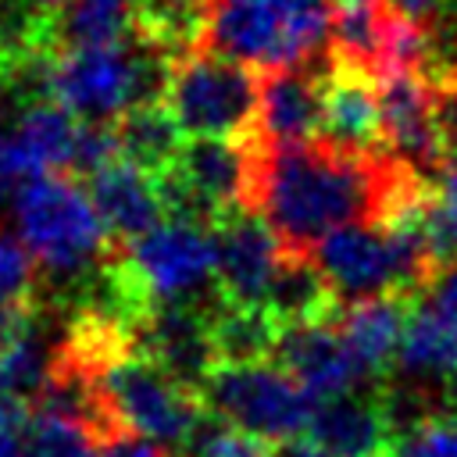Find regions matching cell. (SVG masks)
<instances>
[{
	"label": "cell",
	"instance_id": "6da1fadb",
	"mask_svg": "<svg viewBox=\"0 0 457 457\" xmlns=\"http://www.w3.org/2000/svg\"><path fill=\"white\" fill-rule=\"evenodd\" d=\"M436 182L389 150H339L321 136L296 146L257 143L253 211L286 250L311 253L321 236L346 221H389L428 200Z\"/></svg>",
	"mask_w": 457,
	"mask_h": 457
},
{
	"label": "cell",
	"instance_id": "7a4b0ae2",
	"mask_svg": "<svg viewBox=\"0 0 457 457\" xmlns=\"http://www.w3.org/2000/svg\"><path fill=\"white\" fill-rule=\"evenodd\" d=\"M175 57L143 43L114 39L57 50L43 64V96L64 104L82 121H114L136 104L164 100Z\"/></svg>",
	"mask_w": 457,
	"mask_h": 457
},
{
	"label": "cell",
	"instance_id": "3957f363",
	"mask_svg": "<svg viewBox=\"0 0 457 457\" xmlns=\"http://www.w3.org/2000/svg\"><path fill=\"white\" fill-rule=\"evenodd\" d=\"M11 214L14 232L39 261V289H64L114 246L82 179L68 171H46L29 182L14 196Z\"/></svg>",
	"mask_w": 457,
	"mask_h": 457
},
{
	"label": "cell",
	"instance_id": "277c9868",
	"mask_svg": "<svg viewBox=\"0 0 457 457\" xmlns=\"http://www.w3.org/2000/svg\"><path fill=\"white\" fill-rule=\"evenodd\" d=\"M332 0H214L204 46L250 68L307 64L332 43Z\"/></svg>",
	"mask_w": 457,
	"mask_h": 457
},
{
	"label": "cell",
	"instance_id": "5b68a950",
	"mask_svg": "<svg viewBox=\"0 0 457 457\" xmlns=\"http://www.w3.org/2000/svg\"><path fill=\"white\" fill-rule=\"evenodd\" d=\"M96 386L121 428L143 432L168 450H193L214 418L196 389L175 382L164 368L136 350L107 357L96 368Z\"/></svg>",
	"mask_w": 457,
	"mask_h": 457
},
{
	"label": "cell",
	"instance_id": "8992f818",
	"mask_svg": "<svg viewBox=\"0 0 457 457\" xmlns=\"http://www.w3.org/2000/svg\"><path fill=\"white\" fill-rule=\"evenodd\" d=\"M164 107L179 121L182 136L214 139H257L261 75L211 46H196L175 57Z\"/></svg>",
	"mask_w": 457,
	"mask_h": 457
},
{
	"label": "cell",
	"instance_id": "52a82bcc",
	"mask_svg": "<svg viewBox=\"0 0 457 457\" xmlns=\"http://www.w3.org/2000/svg\"><path fill=\"white\" fill-rule=\"evenodd\" d=\"M200 396L218 421L275 446L300 439L318 407V400L275 361L218 364Z\"/></svg>",
	"mask_w": 457,
	"mask_h": 457
},
{
	"label": "cell",
	"instance_id": "ba28073f",
	"mask_svg": "<svg viewBox=\"0 0 457 457\" xmlns=\"http://www.w3.org/2000/svg\"><path fill=\"white\" fill-rule=\"evenodd\" d=\"M121 257L154 303H196L211 318L228 303L218 289L214 228L193 221H157L143 236L121 243Z\"/></svg>",
	"mask_w": 457,
	"mask_h": 457
},
{
	"label": "cell",
	"instance_id": "9c48e42d",
	"mask_svg": "<svg viewBox=\"0 0 457 457\" xmlns=\"http://www.w3.org/2000/svg\"><path fill=\"white\" fill-rule=\"evenodd\" d=\"M328 50L336 61L382 79L400 68H421L425 25L400 14L389 0H343Z\"/></svg>",
	"mask_w": 457,
	"mask_h": 457
},
{
	"label": "cell",
	"instance_id": "30bf717a",
	"mask_svg": "<svg viewBox=\"0 0 457 457\" xmlns=\"http://www.w3.org/2000/svg\"><path fill=\"white\" fill-rule=\"evenodd\" d=\"M132 350L164 368L175 382L204 389L218 368L211 339V311L196 303H150L132 328Z\"/></svg>",
	"mask_w": 457,
	"mask_h": 457
},
{
	"label": "cell",
	"instance_id": "8fae6325",
	"mask_svg": "<svg viewBox=\"0 0 457 457\" xmlns=\"http://www.w3.org/2000/svg\"><path fill=\"white\" fill-rule=\"evenodd\" d=\"M378 100H382V146L436 182L446 164V150L439 139L428 79L418 68L389 71L378 79Z\"/></svg>",
	"mask_w": 457,
	"mask_h": 457
},
{
	"label": "cell",
	"instance_id": "7c38bea8",
	"mask_svg": "<svg viewBox=\"0 0 457 457\" xmlns=\"http://www.w3.org/2000/svg\"><path fill=\"white\" fill-rule=\"evenodd\" d=\"M214 253L221 296L228 303H264L286 246L253 207H232L214 221Z\"/></svg>",
	"mask_w": 457,
	"mask_h": 457
},
{
	"label": "cell",
	"instance_id": "4fadbf2b",
	"mask_svg": "<svg viewBox=\"0 0 457 457\" xmlns=\"http://www.w3.org/2000/svg\"><path fill=\"white\" fill-rule=\"evenodd\" d=\"M332 64L325 54L318 64H282L261 75V111L257 143L261 146H296L321 136V82Z\"/></svg>",
	"mask_w": 457,
	"mask_h": 457
},
{
	"label": "cell",
	"instance_id": "5bb4252c",
	"mask_svg": "<svg viewBox=\"0 0 457 457\" xmlns=\"http://www.w3.org/2000/svg\"><path fill=\"white\" fill-rule=\"evenodd\" d=\"M271 361L282 364L314 400H328L371 382L353 350L346 346L343 332L336 328V321L282 328Z\"/></svg>",
	"mask_w": 457,
	"mask_h": 457
},
{
	"label": "cell",
	"instance_id": "9a60e30c",
	"mask_svg": "<svg viewBox=\"0 0 457 457\" xmlns=\"http://www.w3.org/2000/svg\"><path fill=\"white\" fill-rule=\"evenodd\" d=\"M303 436L318 443L328 457H389L396 425L386 411L382 386H375L368 393L350 389L318 400Z\"/></svg>",
	"mask_w": 457,
	"mask_h": 457
},
{
	"label": "cell",
	"instance_id": "2e32d148",
	"mask_svg": "<svg viewBox=\"0 0 457 457\" xmlns=\"http://www.w3.org/2000/svg\"><path fill=\"white\" fill-rule=\"evenodd\" d=\"M171 168L218 211L253 207L257 182V139H214V136H186Z\"/></svg>",
	"mask_w": 457,
	"mask_h": 457
},
{
	"label": "cell",
	"instance_id": "e0dca14e",
	"mask_svg": "<svg viewBox=\"0 0 457 457\" xmlns=\"http://www.w3.org/2000/svg\"><path fill=\"white\" fill-rule=\"evenodd\" d=\"M321 139L339 150H386L378 79L332 57L321 82Z\"/></svg>",
	"mask_w": 457,
	"mask_h": 457
},
{
	"label": "cell",
	"instance_id": "ac0fdd59",
	"mask_svg": "<svg viewBox=\"0 0 457 457\" xmlns=\"http://www.w3.org/2000/svg\"><path fill=\"white\" fill-rule=\"evenodd\" d=\"M411 303L414 300L403 293H382V296L353 300L339 311L336 328L343 332L346 346L353 350V357L361 361L368 378L382 382L396 368V353H400V339H403V328L411 318Z\"/></svg>",
	"mask_w": 457,
	"mask_h": 457
},
{
	"label": "cell",
	"instance_id": "d6986e66",
	"mask_svg": "<svg viewBox=\"0 0 457 457\" xmlns=\"http://www.w3.org/2000/svg\"><path fill=\"white\" fill-rule=\"evenodd\" d=\"M89 196H93L114 243H129V239L143 236L164 214L161 200H157L154 175L125 157H114L96 175H89Z\"/></svg>",
	"mask_w": 457,
	"mask_h": 457
},
{
	"label": "cell",
	"instance_id": "ffe728a7",
	"mask_svg": "<svg viewBox=\"0 0 457 457\" xmlns=\"http://www.w3.org/2000/svg\"><path fill=\"white\" fill-rule=\"evenodd\" d=\"M264 307L282 328H289V325L336 321L346 303L328 282V275L321 271V264L314 261V253L286 250L264 293Z\"/></svg>",
	"mask_w": 457,
	"mask_h": 457
},
{
	"label": "cell",
	"instance_id": "44dd1931",
	"mask_svg": "<svg viewBox=\"0 0 457 457\" xmlns=\"http://www.w3.org/2000/svg\"><path fill=\"white\" fill-rule=\"evenodd\" d=\"M396 371L407 382L443 389L457 375V314L428 300H414L400 339Z\"/></svg>",
	"mask_w": 457,
	"mask_h": 457
},
{
	"label": "cell",
	"instance_id": "7402d4cb",
	"mask_svg": "<svg viewBox=\"0 0 457 457\" xmlns=\"http://www.w3.org/2000/svg\"><path fill=\"white\" fill-rule=\"evenodd\" d=\"M39 314L43 311L36 303V314L29 318V325L0 350V396L21 407H32L39 400L61 350V336H54V328Z\"/></svg>",
	"mask_w": 457,
	"mask_h": 457
},
{
	"label": "cell",
	"instance_id": "603a6c76",
	"mask_svg": "<svg viewBox=\"0 0 457 457\" xmlns=\"http://www.w3.org/2000/svg\"><path fill=\"white\" fill-rule=\"evenodd\" d=\"M211 11L214 0H132V18H136L132 36L171 57H182L204 46Z\"/></svg>",
	"mask_w": 457,
	"mask_h": 457
},
{
	"label": "cell",
	"instance_id": "cb8c5ba5",
	"mask_svg": "<svg viewBox=\"0 0 457 457\" xmlns=\"http://www.w3.org/2000/svg\"><path fill=\"white\" fill-rule=\"evenodd\" d=\"M114 136H118V154L150 175L164 171L179 157V146L186 139L179 121L171 118V111L164 107V100L136 104L125 114H118Z\"/></svg>",
	"mask_w": 457,
	"mask_h": 457
},
{
	"label": "cell",
	"instance_id": "d4e9b609",
	"mask_svg": "<svg viewBox=\"0 0 457 457\" xmlns=\"http://www.w3.org/2000/svg\"><path fill=\"white\" fill-rule=\"evenodd\" d=\"M282 325L271 318L264 303H225L211 318V339L218 364H250L271 361Z\"/></svg>",
	"mask_w": 457,
	"mask_h": 457
},
{
	"label": "cell",
	"instance_id": "484cf974",
	"mask_svg": "<svg viewBox=\"0 0 457 457\" xmlns=\"http://www.w3.org/2000/svg\"><path fill=\"white\" fill-rule=\"evenodd\" d=\"M132 29V0H68V7L54 21V54L129 39Z\"/></svg>",
	"mask_w": 457,
	"mask_h": 457
},
{
	"label": "cell",
	"instance_id": "4316f807",
	"mask_svg": "<svg viewBox=\"0 0 457 457\" xmlns=\"http://www.w3.org/2000/svg\"><path fill=\"white\" fill-rule=\"evenodd\" d=\"M79 125L82 118H75L64 104L43 96V100H32L14 129L29 139V146L39 154V161L50 168V171H68L71 168V154H75V139H79Z\"/></svg>",
	"mask_w": 457,
	"mask_h": 457
},
{
	"label": "cell",
	"instance_id": "83f0119b",
	"mask_svg": "<svg viewBox=\"0 0 457 457\" xmlns=\"http://www.w3.org/2000/svg\"><path fill=\"white\" fill-rule=\"evenodd\" d=\"M25 457H100V439L61 414H25Z\"/></svg>",
	"mask_w": 457,
	"mask_h": 457
},
{
	"label": "cell",
	"instance_id": "f1b7e54d",
	"mask_svg": "<svg viewBox=\"0 0 457 457\" xmlns=\"http://www.w3.org/2000/svg\"><path fill=\"white\" fill-rule=\"evenodd\" d=\"M389 457H457V418L432 411L396 432Z\"/></svg>",
	"mask_w": 457,
	"mask_h": 457
},
{
	"label": "cell",
	"instance_id": "f546056e",
	"mask_svg": "<svg viewBox=\"0 0 457 457\" xmlns=\"http://www.w3.org/2000/svg\"><path fill=\"white\" fill-rule=\"evenodd\" d=\"M50 168L39 161V154L29 146V139L11 125L0 132V207H11L14 196L36 182L39 175H46Z\"/></svg>",
	"mask_w": 457,
	"mask_h": 457
},
{
	"label": "cell",
	"instance_id": "4dcf8cb0",
	"mask_svg": "<svg viewBox=\"0 0 457 457\" xmlns=\"http://www.w3.org/2000/svg\"><path fill=\"white\" fill-rule=\"evenodd\" d=\"M428 228H432V243L439 261H453L457 257V157H446L439 179H436V193H432V207H428Z\"/></svg>",
	"mask_w": 457,
	"mask_h": 457
},
{
	"label": "cell",
	"instance_id": "1f68e13d",
	"mask_svg": "<svg viewBox=\"0 0 457 457\" xmlns=\"http://www.w3.org/2000/svg\"><path fill=\"white\" fill-rule=\"evenodd\" d=\"M0 293L18 300H39V261L18 232L0 228Z\"/></svg>",
	"mask_w": 457,
	"mask_h": 457
},
{
	"label": "cell",
	"instance_id": "d6a6232c",
	"mask_svg": "<svg viewBox=\"0 0 457 457\" xmlns=\"http://www.w3.org/2000/svg\"><path fill=\"white\" fill-rule=\"evenodd\" d=\"M193 450H196V457H282V450L275 443L246 436V432L228 428V425L225 428L207 425Z\"/></svg>",
	"mask_w": 457,
	"mask_h": 457
},
{
	"label": "cell",
	"instance_id": "836d02e7",
	"mask_svg": "<svg viewBox=\"0 0 457 457\" xmlns=\"http://www.w3.org/2000/svg\"><path fill=\"white\" fill-rule=\"evenodd\" d=\"M432 86V107H436V125L446 157H457V75L428 82Z\"/></svg>",
	"mask_w": 457,
	"mask_h": 457
},
{
	"label": "cell",
	"instance_id": "e575fe53",
	"mask_svg": "<svg viewBox=\"0 0 457 457\" xmlns=\"http://www.w3.org/2000/svg\"><path fill=\"white\" fill-rule=\"evenodd\" d=\"M100 457H168V446H161L157 439L121 428L107 439H100Z\"/></svg>",
	"mask_w": 457,
	"mask_h": 457
},
{
	"label": "cell",
	"instance_id": "d590c367",
	"mask_svg": "<svg viewBox=\"0 0 457 457\" xmlns=\"http://www.w3.org/2000/svg\"><path fill=\"white\" fill-rule=\"evenodd\" d=\"M418 300H428V303H436V307L457 314V257H453V261H443V264L436 268L432 282L425 286V293H421Z\"/></svg>",
	"mask_w": 457,
	"mask_h": 457
},
{
	"label": "cell",
	"instance_id": "8d00e7d4",
	"mask_svg": "<svg viewBox=\"0 0 457 457\" xmlns=\"http://www.w3.org/2000/svg\"><path fill=\"white\" fill-rule=\"evenodd\" d=\"M32 314H36V300H18V296L0 293V350L29 325Z\"/></svg>",
	"mask_w": 457,
	"mask_h": 457
},
{
	"label": "cell",
	"instance_id": "74e56055",
	"mask_svg": "<svg viewBox=\"0 0 457 457\" xmlns=\"http://www.w3.org/2000/svg\"><path fill=\"white\" fill-rule=\"evenodd\" d=\"M400 14H407V18H414L418 25H428V21H436L453 0H389Z\"/></svg>",
	"mask_w": 457,
	"mask_h": 457
},
{
	"label": "cell",
	"instance_id": "f35d334b",
	"mask_svg": "<svg viewBox=\"0 0 457 457\" xmlns=\"http://www.w3.org/2000/svg\"><path fill=\"white\" fill-rule=\"evenodd\" d=\"M282 450V457H328L318 443H311L307 436H300V439H289V443H282L278 446Z\"/></svg>",
	"mask_w": 457,
	"mask_h": 457
},
{
	"label": "cell",
	"instance_id": "ab89813d",
	"mask_svg": "<svg viewBox=\"0 0 457 457\" xmlns=\"http://www.w3.org/2000/svg\"><path fill=\"white\" fill-rule=\"evenodd\" d=\"M436 400H439V411H446V414H453V418H457V375L439 389V396H436Z\"/></svg>",
	"mask_w": 457,
	"mask_h": 457
},
{
	"label": "cell",
	"instance_id": "60d3db41",
	"mask_svg": "<svg viewBox=\"0 0 457 457\" xmlns=\"http://www.w3.org/2000/svg\"><path fill=\"white\" fill-rule=\"evenodd\" d=\"M25 4H29V7H36L43 18H54V21H57V14L68 7V0H25Z\"/></svg>",
	"mask_w": 457,
	"mask_h": 457
}]
</instances>
